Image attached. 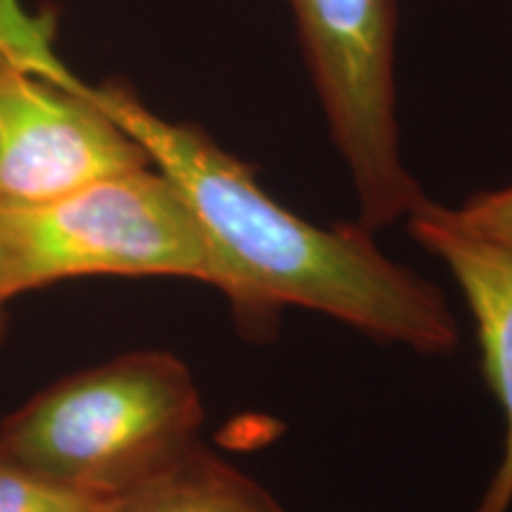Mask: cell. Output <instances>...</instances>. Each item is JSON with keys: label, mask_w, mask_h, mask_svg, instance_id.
Returning <instances> with one entry per match:
<instances>
[{"label": "cell", "mask_w": 512, "mask_h": 512, "mask_svg": "<svg viewBox=\"0 0 512 512\" xmlns=\"http://www.w3.org/2000/svg\"><path fill=\"white\" fill-rule=\"evenodd\" d=\"M91 93L188 202L233 280L230 306L245 328H271L292 304L420 354L456 349L458 323L439 287L384 256L361 223H309L202 128L159 117L121 83Z\"/></svg>", "instance_id": "obj_1"}, {"label": "cell", "mask_w": 512, "mask_h": 512, "mask_svg": "<svg viewBox=\"0 0 512 512\" xmlns=\"http://www.w3.org/2000/svg\"><path fill=\"white\" fill-rule=\"evenodd\" d=\"M202 399L169 351H131L50 384L0 425V458L112 501L200 444Z\"/></svg>", "instance_id": "obj_2"}, {"label": "cell", "mask_w": 512, "mask_h": 512, "mask_svg": "<svg viewBox=\"0 0 512 512\" xmlns=\"http://www.w3.org/2000/svg\"><path fill=\"white\" fill-rule=\"evenodd\" d=\"M83 275L233 280L176 185L155 166L107 176L38 204H0V306Z\"/></svg>", "instance_id": "obj_3"}, {"label": "cell", "mask_w": 512, "mask_h": 512, "mask_svg": "<svg viewBox=\"0 0 512 512\" xmlns=\"http://www.w3.org/2000/svg\"><path fill=\"white\" fill-rule=\"evenodd\" d=\"M150 166L53 48V19L0 0V204H38Z\"/></svg>", "instance_id": "obj_4"}, {"label": "cell", "mask_w": 512, "mask_h": 512, "mask_svg": "<svg viewBox=\"0 0 512 512\" xmlns=\"http://www.w3.org/2000/svg\"><path fill=\"white\" fill-rule=\"evenodd\" d=\"M290 5L330 136L354 181L361 226H389L425 200L399 147L394 0H290Z\"/></svg>", "instance_id": "obj_5"}, {"label": "cell", "mask_w": 512, "mask_h": 512, "mask_svg": "<svg viewBox=\"0 0 512 512\" xmlns=\"http://www.w3.org/2000/svg\"><path fill=\"white\" fill-rule=\"evenodd\" d=\"M408 219V230L453 275L475 320L482 368L503 408L501 463L477 512H508L512 505V254L465 233L446 207L425 197Z\"/></svg>", "instance_id": "obj_6"}, {"label": "cell", "mask_w": 512, "mask_h": 512, "mask_svg": "<svg viewBox=\"0 0 512 512\" xmlns=\"http://www.w3.org/2000/svg\"><path fill=\"white\" fill-rule=\"evenodd\" d=\"M105 512H285L245 472L202 444L107 503Z\"/></svg>", "instance_id": "obj_7"}, {"label": "cell", "mask_w": 512, "mask_h": 512, "mask_svg": "<svg viewBox=\"0 0 512 512\" xmlns=\"http://www.w3.org/2000/svg\"><path fill=\"white\" fill-rule=\"evenodd\" d=\"M107 503L64 489L0 458V512H105Z\"/></svg>", "instance_id": "obj_8"}, {"label": "cell", "mask_w": 512, "mask_h": 512, "mask_svg": "<svg viewBox=\"0 0 512 512\" xmlns=\"http://www.w3.org/2000/svg\"><path fill=\"white\" fill-rule=\"evenodd\" d=\"M446 211L451 221L465 233L512 254V185L503 190L482 192V195L470 197L460 209L446 207Z\"/></svg>", "instance_id": "obj_9"}, {"label": "cell", "mask_w": 512, "mask_h": 512, "mask_svg": "<svg viewBox=\"0 0 512 512\" xmlns=\"http://www.w3.org/2000/svg\"><path fill=\"white\" fill-rule=\"evenodd\" d=\"M5 330H8V316H5V309L0 306V342H3Z\"/></svg>", "instance_id": "obj_10"}]
</instances>
